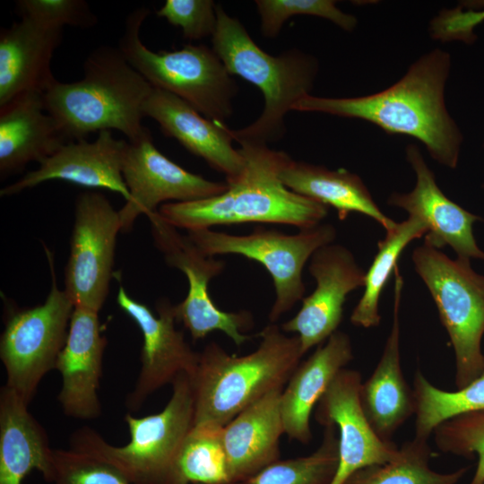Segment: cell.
<instances>
[{"label": "cell", "instance_id": "6da1fadb", "mask_svg": "<svg viewBox=\"0 0 484 484\" xmlns=\"http://www.w3.org/2000/svg\"><path fill=\"white\" fill-rule=\"evenodd\" d=\"M450 68V55L434 49L382 91L356 98L308 94L295 104L293 110L363 119L388 134L410 135L420 141L436 161L455 169L463 137L445 101Z\"/></svg>", "mask_w": 484, "mask_h": 484}, {"label": "cell", "instance_id": "7a4b0ae2", "mask_svg": "<svg viewBox=\"0 0 484 484\" xmlns=\"http://www.w3.org/2000/svg\"><path fill=\"white\" fill-rule=\"evenodd\" d=\"M246 160L243 173L227 183L222 194L201 200L166 203L158 212L170 225L186 231L218 225L273 223L299 229L321 224L329 208L298 194L282 183L280 173L290 157L267 144L238 142Z\"/></svg>", "mask_w": 484, "mask_h": 484}, {"label": "cell", "instance_id": "3957f363", "mask_svg": "<svg viewBox=\"0 0 484 484\" xmlns=\"http://www.w3.org/2000/svg\"><path fill=\"white\" fill-rule=\"evenodd\" d=\"M83 73L79 81H56L44 93L45 108L67 141L112 129L124 134L128 142L140 139L148 131L142 120L153 87L118 48H95L83 63Z\"/></svg>", "mask_w": 484, "mask_h": 484}, {"label": "cell", "instance_id": "277c9868", "mask_svg": "<svg viewBox=\"0 0 484 484\" xmlns=\"http://www.w3.org/2000/svg\"><path fill=\"white\" fill-rule=\"evenodd\" d=\"M258 336L259 346L245 356L230 355L214 341L200 352L191 377L194 425L224 427L269 392L284 388L303 356L299 339L285 334L275 323L266 325Z\"/></svg>", "mask_w": 484, "mask_h": 484}, {"label": "cell", "instance_id": "5b68a950", "mask_svg": "<svg viewBox=\"0 0 484 484\" xmlns=\"http://www.w3.org/2000/svg\"><path fill=\"white\" fill-rule=\"evenodd\" d=\"M216 15L212 49L231 75L256 86L264 99L257 119L231 130L234 141L268 144L281 140L286 133L285 116L310 94L318 71L317 61L297 48L272 56L259 48L238 19L229 15L218 4Z\"/></svg>", "mask_w": 484, "mask_h": 484}, {"label": "cell", "instance_id": "8992f818", "mask_svg": "<svg viewBox=\"0 0 484 484\" xmlns=\"http://www.w3.org/2000/svg\"><path fill=\"white\" fill-rule=\"evenodd\" d=\"M194 419L191 376L181 373L172 383L171 397L161 411L141 418L130 412L125 415L130 434L127 444L112 445L84 426L71 435L70 448L108 464L132 484H185L177 460Z\"/></svg>", "mask_w": 484, "mask_h": 484}, {"label": "cell", "instance_id": "52a82bcc", "mask_svg": "<svg viewBox=\"0 0 484 484\" xmlns=\"http://www.w3.org/2000/svg\"><path fill=\"white\" fill-rule=\"evenodd\" d=\"M150 10L140 7L125 19L118 49L153 87L183 99L203 117L224 123L233 113L238 85L212 48L187 44L174 51L154 52L140 37Z\"/></svg>", "mask_w": 484, "mask_h": 484}, {"label": "cell", "instance_id": "ba28073f", "mask_svg": "<svg viewBox=\"0 0 484 484\" xmlns=\"http://www.w3.org/2000/svg\"><path fill=\"white\" fill-rule=\"evenodd\" d=\"M411 258L454 348L455 385L464 387L484 370V276L471 268L470 259H451L425 242Z\"/></svg>", "mask_w": 484, "mask_h": 484}, {"label": "cell", "instance_id": "9c48e42d", "mask_svg": "<svg viewBox=\"0 0 484 484\" xmlns=\"http://www.w3.org/2000/svg\"><path fill=\"white\" fill-rule=\"evenodd\" d=\"M187 236L208 256L232 254L261 264L273 281L275 299L269 320L275 323L304 298V266L317 249L333 242L336 229L332 224L321 223L296 234H286L256 228L247 235L203 229L189 230Z\"/></svg>", "mask_w": 484, "mask_h": 484}, {"label": "cell", "instance_id": "30bf717a", "mask_svg": "<svg viewBox=\"0 0 484 484\" xmlns=\"http://www.w3.org/2000/svg\"><path fill=\"white\" fill-rule=\"evenodd\" d=\"M52 284L44 303L12 311L0 338V359L6 385L28 404L42 378L55 369L69 331L74 305L59 290L51 254L48 251Z\"/></svg>", "mask_w": 484, "mask_h": 484}, {"label": "cell", "instance_id": "8fae6325", "mask_svg": "<svg viewBox=\"0 0 484 484\" xmlns=\"http://www.w3.org/2000/svg\"><path fill=\"white\" fill-rule=\"evenodd\" d=\"M156 247L163 254L166 263L183 272L188 281L186 298L175 305L177 320L181 321L194 341L220 331L237 346L243 345L252 336L245 332L254 324L252 314L246 310L225 312L220 310L209 295V282L220 275L225 261L203 254L186 235L168 223L158 211L147 216Z\"/></svg>", "mask_w": 484, "mask_h": 484}, {"label": "cell", "instance_id": "7c38bea8", "mask_svg": "<svg viewBox=\"0 0 484 484\" xmlns=\"http://www.w3.org/2000/svg\"><path fill=\"white\" fill-rule=\"evenodd\" d=\"M120 230L118 211L104 194L84 192L76 198L70 255L65 274V291L74 307L98 313L103 307Z\"/></svg>", "mask_w": 484, "mask_h": 484}, {"label": "cell", "instance_id": "4fadbf2b", "mask_svg": "<svg viewBox=\"0 0 484 484\" xmlns=\"http://www.w3.org/2000/svg\"><path fill=\"white\" fill-rule=\"evenodd\" d=\"M123 177L129 199L118 211L121 231L131 229L138 216H148L166 201L189 202L225 192L228 184L211 181L173 162L152 143L148 130L140 139L128 142Z\"/></svg>", "mask_w": 484, "mask_h": 484}, {"label": "cell", "instance_id": "5bb4252c", "mask_svg": "<svg viewBox=\"0 0 484 484\" xmlns=\"http://www.w3.org/2000/svg\"><path fill=\"white\" fill-rule=\"evenodd\" d=\"M117 302L138 325L143 334L141 368L133 391L125 398V407L137 412L147 398L160 387L171 384L181 373L194 376L200 358L177 330L175 305L167 298L157 302L158 315L144 304L130 297L122 285Z\"/></svg>", "mask_w": 484, "mask_h": 484}, {"label": "cell", "instance_id": "9a60e30c", "mask_svg": "<svg viewBox=\"0 0 484 484\" xmlns=\"http://www.w3.org/2000/svg\"><path fill=\"white\" fill-rule=\"evenodd\" d=\"M308 271L316 287L302 299L299 311L281 326L284 333H297L303 355L337 332L348 294L364 286L366 275L347 247L333 243L313 254Z\"/></svg>", "mask_w": 484, "mask_h": 484}, {"label": "cell", "instance_id": "2e32d148", "mask_svg": "<svg viewBox=\"0 0 484 484\" xmlns=\"http://www.w3.org/2000/svg\"><path fill=\"white\" fill-rule=\"evenodd\" d=\"M361 384L359 371L343 368L315 406V420L324 427L333 425L339 432V464L331 484H344L358 470L389 462L399 452L394 443L377 436L366 418Z\"/></svg>", "mask_w": 484, "mask_h": 484}, {"label": "cell", "instance_id": "e0dca14e", "mask_svg": "<svg viewBox=\"0 0 484 484\" xmlns=\"http://www.w3.org/2000/svg\"><path fill=\"white\" fill-rule=\"evenodd\" d=\"M127 146L128 141L117 139L108 130L99 132L93 142H68L39 163L37 169L2 188L0 194H16L46 181L59 179L86 187L106 188L127 201L129 192L123 177Z\"/></svg>", "mask_w": 484, "mask_h": 484}, {"label": "cell", "instance_id": "ac0fdd59", "mask_svg": "<svg viewBox=\"0 0 484 484\" xmlns=\"http://www.w3.org/2000/svg\"><path fill=\"white\" fill-rule=\"evenodd\" d=\"M406 158L416 174L415 186L407 194L393 193L388 204L406 211L409 216L427 224L426 244L436 249L450 246L457 257L484 260V251L473 234V225L481 218L463 209L441 191L416 145L406 147Z\"/></svg>", "mask_w": 484, "mask_h": 484}, {"label": "cell", "instance_id": "d6986e66", "mask_svg": "<svg viewBox=\"0 0 484 484\" xmlns=\"http://www.w3.org/2000/svg\"><path fill=\"white\" fill-rule=\"evenodd\" d=\"M106 346L99 313L74 307L67 339L55 367L62 377L57 400L67 417L93 419L101 414L98 390Z\"/></svg>", "mask_w": 484, "mask_h": 484}, {"label": "cell", "instance_id": "ffe728a7", "mask_svg": "<svg viewBox=\"0 0 484 484\" xmlns=\"http://www.w3.org/2000/svg\"><path fill=\"white\" fill-rule=\"evenodd\" d=\"M143 114L159 124L164 135L175 138L188 151L224 174L226 183L243 173L245 157L232 145L231 129L224 123L203 117L183 99L157 88L147 99Z\"/></svg>", "mask_w": 484, "mask_h": 484}, {"label": "cell", "instance_id": "44dd1931", "mask_svg": "<svg viewBox=\"0 0 484 484\" xmlns=\"http://www.w3.org/2000/svg\"><path fill=\"white\" fill-rule=\"evenodd\" d=\"M63 31L27 18L1 30L0 107L24 93H45L57 81L50 64Z\"/></svg>", "mask_w": 484, "mask_h": 484}, {"label": "cell", "instance_id": "7402d4cb", "mask_svg": "<svg viewBox=\"0 0 484 484\" xmlns=\"http://www.w3.org/2000/svg\"><path fill=\"white\" fill-rule=\"evenodd\" d=\"M393 324L382 356L372 375L360 386L362 410L377 436L391 441L395 431L415 412L412 388L402 374L400 356L399 312L403 278L394 270Z\"/></svg>", "mask_w": 484, "mask_h": 484}, {"label": "cell", "instance_id": "603a6c76", "mask_svg": "<svg viewBox=\"0 0 484 484\" xmlns=\"http://www.w3.org/2000/svg\"><path fill=\"white\" fill-rule=\"evenodd\" d=\"M353 359L350 336L333 333L304 362L299 363L281 395L284 434L308 444L312 438L310 416L334 377Z\"/></svg>", "mask_w": 484, "mask_h": 484}, {"label": "cell", "instance_id": "cb8c5ba5", "mask_svg": "<svg viewBox=\"0 0 484 484\" xmlns=\"http://www.w3.org/2000/svg\"><path fill=\"white\" fill-rule=\"evenodd\" d=\"M282 390L269 392L223 427L230 483L246 480L280 460Z\"/></svg>", "mask_w": 484, "mask_h": 484}, {"label": "cell", "instance_id": "d4e9b609", "mask_svg": "<svg viewBox=\"0 0 484 484\" xmlns=\"http://www.w3.org/2000/svg\"><path fill=\"white\" fill-rule=\"evenodd\" d=\"M68 143L44 103V93L22 94L0 107V175L41 163Z\"/></svg>", "mask_w": 484, "mask_h": 484}, {"label": "cell", "instance_id": "484cf974", "mask_svg": "<svg viewBox=\"0 0 484 484\" xmlns=\"http://www.w3.org/2000/svg\"><path fill=\"white\" fill-rule=\"evenodd\" d=\"M28 403L6 385L0 391V484H22L33 470L50 483L54 449Z\"/></svg>", "mask_w": 484, "mask_h": 484}, {"label": "cell", "instance_id": "4316f807", "mask_svg": "<svg viewBox=\"0 0 484 484\" xmlns=\"http://www.w3.org/2000/svg\"><path fill=\"white\" fill-rule=\"evenodd\" d=\"M280 177L294 193L334 208L341 220L358 212L372 218L386 232L397 225L380 210L361 178L345 169L331 170L290 158Z\"/></svg>", "mask_w": 484, "mask_h": 484}, {"label": "cell", "instance_id": "83f0119b", "mask_svg": "<svg viewBox=\"0 0 484 484\" xmlns=\"http://www.w3.org/2000/svg\"><path fill=\"white\" fill-rule=\"evenodd\" d=\"M427 231V224L422 220L409 216L377 243V253L366 272L364 292L350 315L352 324L371 328L380 324L379 299L397 267L399 257L411 242L425 236Z\"/></svg>", "mask_w": 484, "mask_h": 484}, {"label": "cell", "instance_id": "f1b7e54d", "mask_svg": "<svg viewBox=\"0 0 484 484\" xmlns=\"http://www.w3.org/2000/svg\"><path fill=\"white\" fill-rule=\"evenodd\" d=\"M412 391L416 416L414 437L428 440L442 422L461 414L484 411V370L455 392L439 389L417 370Z\"/></svg>", "mask_w": 484, "mask_h": 484}, {"label": "cell", "instance_id": "f546056e", "mask_svg": "<svg viewBox=\"0 0 484 484\" xmlns=\"http://www.w3.org/2000/svg\"><path fill=\"white\" fill-rule=\"evenodd\" d=\"M427 441L414 437L405 442L395 458L358 470L344 484H457L469 468L449 473L431 470L432 451Z\"/></svg>", "mask_w": 484, "mask_h": 484}, {"label": "cell", "instance_id": "4dcf8cb0", "mask_svg": "<svg viewBox=\"0 0 484 484\" xmlns=\"http://www.w3.org/2000/svg\"><path fill=\"white\" fill-rule=\"evenodd\" d=\"M177 467L185 484L230 483L223 427L194 424L183 442Z\"/></svg>", "mask_w": 484, "mask_h": 484}, {"label": "cell", "instance_id": "1f68e13d", "mask_svg": "<svg viewBox=\"0 0 484 484\" xmlns=\"http://www.w3.org/2000/svg\"><path fill=\"white\" fill-rule=\"evenodd\" d=\"M319 447L311 454L277 461L255 475L229 484H331L339 464L336 428L327 425Z\"/></svg>", "mask_w": 484, "mask_h": 484}, {"label": "cell", "instance_id": "d6a6232c", "mask_svg": "<svg viewBox=\"0 0 484 484\" xmlns=\"http://www.w3.org/2000/svg\"><path fill=\"white\" fill-rule=\"evenodd\" d=\"M434 441L444 453L471 458L478 456L474 475L469 484L484 481V411L458 415L439 424Z\"/></svg>", "mask_w": 484, "mask_h": 484}, {"label": "cell", "instance_id": "836d02e7", "mask_svg": "<svg viewBox=\"0 0 484 484\" xmlns=\"http://www.w3.org/2000/svg\"><path fill=\"white\" fill-rule=\"evenodd\" d=\"M261 31L266 38H275L284 22L293 15H312L331 21L342 30L351 31L357 19L342 12L332 0H256Z\"/></svg>", "mask_w": 484, "mask_h": 484}, {"label": "cell", "instance_id": "e575fe53", "mask_svg": "<svg viewBox=\"0 0 484 484\" xmlns=\"http://www.w3.org/2000/svg\"><path fill=\"white\" fill-rule=\"evenodd\" d=\"M50 484H132L108 464L73 449H54Z\"/></svg>", "mask_w": 484, "mask_h": 484}, {"label": "cell", "instance_id": "d590c367", "mask_svg": "<svg viewBox=\"0 0 484 484\" xmlns=\"http://www.w3.org/2000/svg\"><path fill=\"white\" fill-rule=\"evenodd\" d=\"M15 5L21 18L50 28L89 29L98 22L97 16L84 0H18Z\"/></svg>", "mask_w": 484, "mask_h": 484}, {"label": "cell", "instance_id": "8d00e7d4", "mask_svg": "<svg viewBox=\"0 0 484 484\" xmlns=\"http://www.w3.org/2000/svg\"><path fill=\"white\" fill-rule=\"evenodd\" d=\"M216 4L212 0H167L156 13L180 28L186 39L197 40L214 34Z\"/></svg>", "mask_w": 484, "mask_h": 484}, {"label": "cell", "instance_id": "74e56055", "mask_svg": "<svg viewBox=\"0 0 484 484\" xmlns=\"http://www.w3.org/2000/svg\"><path fill=\"white\" fill-rule=\"evenodd\" d=\"M466 5L471 8L472 7H477V8L484 7V1L471 2V4H467Z\"/></svg>", "mask_w": 484, "mask_h": 484}, {"label": "cell", "instance_id": "f35d334b", "mask_svg": "<svg viewBox=\"0 0 484 484\" xmlns=\"http://www.w3.org/2000/svg\"><path fill=\"white\" fill-rule=\"evenodd\" d=\"M482 484H484V481H483V483H482Z\"/></svg>", "mask_w": 484, "mask_h": 484}]
</instances>
